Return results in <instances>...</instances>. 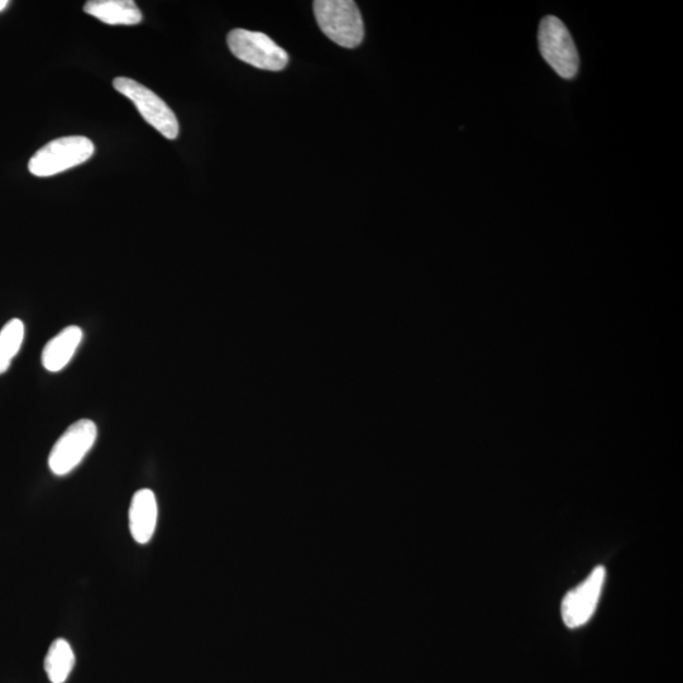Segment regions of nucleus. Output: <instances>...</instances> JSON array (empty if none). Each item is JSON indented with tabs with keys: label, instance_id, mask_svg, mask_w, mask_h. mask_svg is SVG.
Masks as SVG:
<instances>
[{
	"label": "nucleus",
	"instance_id": "nucleus-9",
	"mask_svg": "<svg viewBox=\"0 0 683 683\" xmlns=\"http://www.w3.org/2000/svg\"><path fill=\"white\" fill-rule=\"evenodd\" d=\"M83 329L70 326L51 338L42 351V366L49 372H60L70 364L83 341Z\"/></svg>",
	"mask_w": 683,
	"mask_h": 683
},
{
	"label": "nucleus",
	"instance_id": "nucleus-2",
	"mask_svg": "<svg viewBox=\"0 0 683 683\" xmlns=\"http://www.w3.org/2000/svg\"><path fill=\"white\" fill-rule=\"evenodd\" d=\"M94 151V143L87 137L57 138L32 156L28 170L37 178H49L84 164L94 155Z\"/></svg>",
	"mask_w": 683,
	"mask_h": 683
},
{
	"label": "nucleus",
	"instance_id": "nucleus-5",
	"mask_svg": "<svg viewBox=\"0 0 683 683\" xmlns=\"http://www.w3.org/2000/svg\"><path fill=\"white\" fill-rule=\"evenodd\" d=\"M227 42L232 54L253 68L281 71L289 64L288 52L265 33L238 28L229 32Z\"/></svg>",
	"mask_w": 683,
	"mask_h": 683
},
{
	"label": "nucleus",
	"instance_id": "nucleus-11",
	"mask_svg": "<svg viewBox=\"0 0 683 683\" xmlns=\"http://www.w3.org/2000/svg\"><path fill=\"white\" fill-rule=\"evenodd\" d=\"M75 665V654L68 640L56 639L45 658V671L52 683L68 680Z\"/></svg>",
	"mask_w": 683,
	"mask_h": 683
},
{
	"label": "nucleus",
	"instance_id": "nucleus-8",
	"mask_svg": "<svg viewBox=\"0 0 683 683\" xmlns=\"http://www.w3.org/2000/svg\"><path fill=\"white\" fill-rule=\"evenodd\" d=\"M159 505H157L154 491L150 489L138 490L133 495L130 508V530L137 543L147 544L154 537Z\"/></svg>",
	"mask_w": 683,
	"mask_h": 683
},
{
	"label": "nucleus",
	"instance_id": "nucleus-7",
	"mask_svg": "<svg viewBox=\"0 0 683 683\" xmlns=\"http://www.w3.org/2000/svg\"><path fill=\"white\" fill-rule=\"evenodd\" d=\"M605 577V568L596 567L584 582L567 592L561 606L562 619L566 627L580 628L589 622L599 604Z\"/></svg>",
	"mask_w": 683,
	"mask_h": 683
},
{
	"label": "nucleus",
	"instance_id": "nucleus-4",
	"mask_svg": "<svg viewBox=\"0 0 683 683\" xmlns=\"http://www.w3.org/2000/svg\"><path fill=\"white\" fill-rule=\"evenodd\" d=\"M98 438L97 424L90 419H80L71 424L57 439L49 456L52 474L66 476L83 462Z\"/></svg>",
	"mask_w": 683,
	"mask_h": 683
},
{
	"label": "nucleus",
	"instance_id": "nucleus-14",
	"mask_svg": "<svg viewBox=\"0 0 683 683\" xmlns=\"http://www.w3.org/2000/svg\"><path fill=\"white\" fill-rule=\"evenodd\" d=\"M8 4V0H0V12H3L8 7Z\"/></svg>",
	"mask_w": 683,
	"mask_h": 683
},
{
	"label": "nucleus",
	"instance_id": "nucleus-3",
	"mask_svg": "<svg viewBox=\"0 0 683 683\" xmlns=\"http://www.w3.org/2000/svg\"><path fill=\"white\" fill-rule=\"evenodd\" d=\"M538 42L543 59L562 79L570 80L579 74V52L561 19L553 16L543 18L539 26Z\"/></svg>",
	"mask_w": 683,
	"mask_h": 683
},
{
	"label": "nucleus",
	"instance_id": "nucleus-1",
	"mask_svg": "<svg viewBox=\"0 0 683 683\" xmlns=\"http://www.w3.org/2000/svg\"><path fill=\"white\" fill-rule=\"evenodd\" d=\"M314 14L320 31L334 44L355 49L364 41V19L352 0H317Z\"/></svg>",
	"mask_w": 683,
	"mask_h": 683
},
{
	"label": "nucleus",
	"instance_id": "nucleus-6",
	"mask_svg": "<svg viewBox=\"0 0 683 683\" xmlns=\"http://www.w3.org/2000/svg\"><path fill=\"white\" fill-rule=\"evenodd\" d=\"M113 87L136 105L143 119L159 131L167 140L178 138L180 127L178 118L171 111L169 105L152 90L143 87L136 80L117 78L113 80Z\"/></svg>",
	"mask_w": 683,
	"mask_h": 683
},
{
	"label": "nucleus",
	"instance_id": "nucleus-12",
	"mask_svg": "<svg viewBox=\"0 0 683 683\" xmlns=\"http://www.w3.org/2000/svg\"><path fill=\"white\" fill-rule=\"evenodd\" d=\"M25 339V324L21 319H12L0 331V353L12 361L18 355Z\"/></svg>",
	"mask_w": 683,
	"mask_h": 683
},
{
	"label": "nucleus",
	"instance_id": "nucleus-10",
	"mask_svg": "<svg viewBox=\"0 0 683 683\" xmlns=\"http://www.w3.org/2000/svg\"><path fill=\"white\" fill-rule=\"evenodd\" d=\"M84 11L111 26H133L142 22V13L133 0H92Z\"/></svg>",
	"mask_w": 683,
	"mask_h": 683
},
{
	"label": "nucleus",
	"instance_id": "nucleus-13",
	"mask_svg": "<svg viewBox=\"0 0 683 683\" xmlns=\"http://www.w3.org/2000/svg\"><path fill=\"white\" fill-rule=\"evenodd\" d=\"M11 364L12 361H9L7 357H4L2 353H0V375L4 374V372H7Z\"/></svg>",
	"mask_w": 683,
	"mask_h": 683
}]
</instances>
